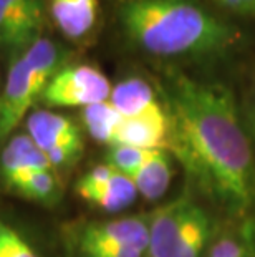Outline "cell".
<instances>
[{
  "label": "cell",
  "mask_w": 255,
  "mask_h": 257,
  "mask_svg": "<svg viewBox=\"0 0 255 257\" xmlns=\"http://www.w3.org/2000/svg\"><path fill=\"white\" fill-rule=\"evenodd\" d=\"M207 257H247V252L242 247V244H238L237 240L224 237L217 240L215 245H212Z\"/></svg>",
  "instance_id": "603a6c76"
},
{
  "label": "cell",
  "mask_w": 255,
  "mask_h": 257,
  "mask_svg": "<svg viewBox=\"0 0 255 257\" xmlns=\"http://www.w3.org/2000/svg\"><path fill=\"white\" fill-rule=\"evenodd\" d=\"M42 169H52L45 151H42L30 136H14L2 153V173L7 184L12 188L29 173Z\"/></svg>",
  "instance_id": "30bf717a"
},
{
  "label": "cell",
  "mask_w": 255,
  "mask_h": 257,
  "mask_svg": "<svg viewBox=\"0 0 255 257\" xmlns=\"http://www.w3.org/2000/svg\"><path fill=\"white\" fill-rule=\"evenodd\" d=\"M83 257H143V252L131 247H83Z\"/></svg>",
  "instance_id": "cb8c5ba5"
},
{
  "label": "cell",
  "mask_w": 255,
  "mask_h": 257,
  "mask_svg": "<svg viewBox=\"0 0 255 257\" xmlns=\"http://www.w3.org/2000/svg\"><path fill=\"white\" fill-rule=\"evenodd\" d=\"M50 12L63 35L81 38L98 20V0H50Z\"/></svg>",
  "instance_id": "7c38bea8"
},
{
  "label": "cell",
  "mask_w": 255,
  "mask_h": 257,
  "mask_svg": "<svg viewBox=\"0 0 255 257\" xmlns=\"http://www.w3.org/2000/svg\"><path fill=\"white\" fill-rule=\"evenodd\" d=\"M151 151L153 150H139V148L126 145H111V150L108 151L106 165L124 176L131 178L148 160Z\"/></svg>",
  "instance_id": "d6986e66"
},
{
  "label": "cell",
  "mask_w": 255,
  "mask_h": 257,
  "mask_svg": "<svg viewBox=\"0 0 255 257\" xmlns=\"http://www.w3.org/2000/svg\"><path fill=\"white\" fill-rule=\"evenodd\" d=\"M42 96L32 83L30 72L24 58H17L10 65L4 96L0 101V140L9 136L19 126L30 106Z\"/></svg>",
  "instance_id": "5b68a950"
},
{
  "label": "cell",
  "mask_w": 255,
  "mask_h": 257,
  "mask_svg": "<svg viewBox=\"0 0 255 257\" xmlns=\"http://www.w3.org/2000/svg\"><path fill=\"white\" fill-rule=\"evenodd\" d=\"M81 119L90 136L100 143H113L118 126L123 121V116L116 111L110 100L95 103V105L85 106L81 113Z\"/></svg>",
  "instance_id": "2e32d148"
},
{
  "label": "cell",
  "mask_w": 255,
  "mask_h": 257,
  "mask_svg": "<svg viewBox=\"0 0 255 257\" xmlns=\"http://www.w3.org/2000/svg\"><path fill=\"white\" fill-rule=\"evenodd\" d=\"M110 103L123 118L166 116L167 111L157 101L154 90L141 78L123 80L111 88Z\"/></svg>",
  "instance_id": "9c48e42d"
},
{
  "label": "cell",
  "mask_w": 255,
  "mask_h": 257,
  "mask_svg": "<svg viewBox=\"0 0 255 257\" xmlns=\"http://www.w3.org/2000/svg\"><path fill=\"white\" fill-rule=\"evenodd\" d=\"M171 160L166 150L151 151V155L143 163V166L131 176L138 189V194L149 201H156L166 194L171 184Z\"/></svg>",
  "instance_id": "4fadbf2b"
},
{
  "label": "cell",
  "mask_w": 255,
  "mask_h": 257,
  "mask_svg": "<svg viewBox=\"0 0 255 257\" xmlns=\"http://www.w3.org/2000/svg\"><path fill=\"white\" fill-rule=\"evenodd\" d=\"M0 257H40L27 240L0 219Z\"/></svg>",
  "instance_id": "ffe728a7"
},
{
  "label": "cell",
  "mask_w": 255,
  "mask_h": 257,
  "mask_svg": "<svg viewBox=\"0 0 255 257\" xmlns=\"http://www.w3.org/2000/svg\"><path fill=\"white\" fill-rule=\"evenodd\" d=\"M119 20L134 45L157 57H215L240 42V30L199 0H126Z\"/></svg>",
  "instance_id": "7a4b0ae2"
},
{
  "label": "cell",
  "mask_w": 255,
  "mask_h": 257,
  "mask_svg": "<svg viewBox=\"0 0 255 257\" xmlns=\"http://www.w3.org/2000/svg\"><path fill=\"white\" fill-rule=\"evenodd\" d=\"M29 136L42 151L65 145L83 143L78 126L72 119L50 111H37L27 121Z\"/></svg>",
  "instance_id": "8fae6325"
},
{
  "label": "cell",
  "mask_w": 255,
  "mask_h": 257,
  "mask_svg": "<svg viewBox=\"0 0 255 257\" xmlns=\"http://www.w3.org/2000/svg\"><path fill=\"white\" fill-rule=\"evenodd\" d=\"M12 189L17 191L19 194L25 196L29 199L42 201V202H52L60 193L58 181L52 169H42V171L29 173L27 176L19 179L12 186Z\"/></svg>",
  "instance_id": "ac0fdd59"
},
{
  "label": "cell",
  "mask_w": 255,
  "mask_h": 257,
  "mask_svg": "<svg viewBox=\"0 0 255 257\" xmlns=\"http://www.w3.org/2000/svg\"><path fill=\"white\" fill-rule=\"evenodd\" d=\"M83 247H131L144 252L149 247V224L138 217L88 224L80 234Z\"/></svg>",
  "instance_id": "8992f818"
},
{
  "label": "cell",
  "mask_w": 255,
  "mask_h": 257,
  "mask_svg": "<svg viewBox=\"0 0 255 257\" xmlns=\"http://www.w3.org/2000/svg\"><path fill=\"white\" fill-rule=\"evenodd\" d=\"M78 196L83 198L85 201L91 202L93 206L100 207L103 211L116 212V211L124 209V207H128L136 199L138 189L131 178L115 171L108 183L98 186V188L78 193Z\"/></svg>",
  "instance_id": "5bb4252c"
},
{
  "label": "cell",
  "mask_w": 255,
  "mask_h": 257,
  "mask_svg": "<svg viewBox=\"0 0 255 257\" xmlns=\"http://www.w3.org/2000/svg\"><path fill=\"white\" fill-rule=\"evenodd\" d=\"M115 173V169L108 165H100L93 168L91 171H88L85 174L83 178L80 179L78 184H77V193H83V191H88V189H93V188H98V186L108 183Z\"/></svg>",
  "instance_id": "7402d4cb"
},
{
  "label": "cell",
  "mask_w": 255,
  "mask_h": 257,
  "mask_svg": "<svg viewBox=\"0 0 255 257\" xmlns=\"http://www.w3.org/2000/svg\"><path fill=\"white\" fill-rule=\"evenodd\" d=\"M22 58L30 72L32 83L43 95L47 85L58 72L60 52L57 45L48 38H37Z\"/></svg>",
  "instance_id": "9a60e30c"
},
{
  "label": "cell",
  "mask_w": 255,
  "mask_h": 257,
  "mask_svg": "<svg viewBox=\"0 0 255 257\" xmlns=\"http://www.w3.org/2000/svg\"><path fill=\"white\" fill-rule=\"evenodd\" d=\"M210 234H212V222L209 214L202 207L196 206L179 240L174 257H200V252L209 242Z\"/></svg>",
  "instance_id": "e0dca14e"
},
{
  "label": "cell",
  "mask_w": 255,
  "mask_h": 257,
  "mask_svg": "<svg viewBox=\"0 0 255 257\" xmlns=\"http://www.w3.org/2000/svg\"><path fill=\"white\" fill-rule=\"evenodd\" d=\"M169 150L209 196L232 209L252 202L255 168L232 93L179 75L169 88Z\"/></svg>",
  "instance_id": "6da1fadb"
},
{
  "label": "cell",
  "mask_w": 255,
  "mask_h": 257,
  "mask_svg": "<svg viewBox=\"0 0 255 257\" xmlns=\"http://www.w3.org/2000/svg\"><path fill=\"white\" fill-rule=\"evenodd\" d=\"M169 114L123 118L111 145H126L139 150H169Z\"/></svg>",
  "instance_id": "ba28073f"
},
{
  "label": "cell",
  "mask_w": 255,
  "mask_h": 257,
  "mask_svg": "<svg viewBox=\"0 0 255 257\" xmlns=\"http://www.w3.org/2000/svg\"><path fill=\"white\" fill-rule=\"evenodd\" d=\"M81 151H83V143L52 148V150L45 151V155L48 158V161H50L52 168H65V166H72L80 158Z\"/></svg>",
  "instance_id": "44dd1931"
},
{
  "label": "cell",
  "mask_w": 255,
  "mask_h": 257,
  "mask_svg": "<svg viewBox=\"0 0 255 257\" xmlns=\"http://www.w3.org/2000/svg\"><path fill=\"white\" fill-rule=\"evenodd\" d=\"M111 83L98 68L73 65L58 70L43 91L50 106H90L110 100Z\"/></svg>",
  "instance_id": "3957f363"
},
{
  "label": "cell",
  "mask_w": 255,
  "mask_h": 257,
  "mask_svg": "<svg viewBox=\"0 0 255 257\" xmlns=\"http://www.w3.org/2000/svg\"><path fill=\"white\" fill-rule=\"evenodd\" d=\"M196 206L191 199L179 198L156 212L149 224L148 250L151 257H174Z\"/></svg>",
  "instance_id": "52a82bcc"
},
{
  "label": "cell",
  "mask_w": 255,
  "mask_h": 257,
  "mask_svg": "<svg viewBox=\"0 0 255 257\" xmlns=\"http://www.w3.org/2000/svg\"><path fill=\"white\" fill-rule=\"evenodd\" d=\"M43 22L42 0H0V43L12 50L32 45Z\"/></svg>",
  "instance_id": "277c9868"
}]
</instances>
